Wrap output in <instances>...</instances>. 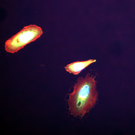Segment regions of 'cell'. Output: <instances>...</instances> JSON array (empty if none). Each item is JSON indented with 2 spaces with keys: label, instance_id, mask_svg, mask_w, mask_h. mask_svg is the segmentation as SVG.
<instances>
[{
  "label": "cell",
  "instance_id": "obj_3",
  "mask_svg": "<svg viewBox=\"0 0 135 135\" xmlns=\"http://www.w3.org/2000/svg\"><path fill=\"white\" fill-rule=\"evenodd\" d=\"M96 61V60L90 59L85 61L75 62L67 64L64 68L69 73L77 75L82 70Z\"/></svg>",
  "mask_w": 135,
  "mask_h": 135
},
{
  "label": "cell",
  "instance_id": "obj_2",
  "mask_svg": "<svg viewBox=\"0 0 135 135\" xmlns=\"http://www.w3.org/2000/svg\"><path fill=\"white\" fill-rule=\"evenodd\" d=\"M42 34L40 27L36 25L30 24L24 26L6 41L5 50L9 53L16 52L27 44L39 38Z\"/></svg>",
  "mask_w": 135,
  "mask_h": 135
},
{
  "label": "cell",
  "instance_id": "obj_1",
  "mask_svg": "<svg viewBox=\"0 0 135 135\" xmlns=\"http://www.w3.org/2000/svg\"><path fill=\"white\" fill-rule=\"evenodd\" d=\"M96 76L87 73L79 77L72 92L69 94L67 103L70 114L82 118L88 113L98 102V92Z\"/></svg>",
  "mask_w": 135,
  "mask_h": 135
}]
</instances>
